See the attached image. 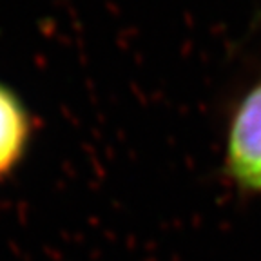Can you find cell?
Returning a JSON list of instances; mask_svg holds the SVG:
<instances>
[{
    "instance_id": "obj_2",
    "label": "cell",
    "mask_w": 261,
    "mask_h": 261,
    "mask_svg": "<svg viewBox=\"0 0 261 261\" xmlns=\"http://www.w3.org/2000/svg\"><path fill=\"white\" fill-rule=\"evenodd\" d=\"M31 123L13 91L0 84V178L13 171L26 154Z\"/></svg>"
},
{
    "instance_id": "obj_1",
    "label": "cell",
    "mask_w": 261,
    "mask_h": 261,
    "mask_svg": "<svg viewBox=\"0 0 261 261\" xmlns=\"http://www.w3.org/2000/svg\"><path fill=\"white\" fill-rule=\"evenodd\" d=\"M227 169L241 189L261 192V82L236 109L227 140Z\"/></svg>"
}]
</instances>
